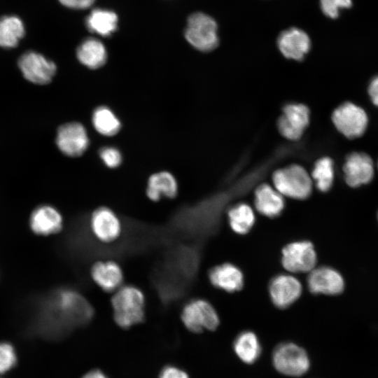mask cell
I'll list each match as a JSON object with an SVG mask.
<instances>
[{
	"label": "cell",
	"instance_id": "1",
	"mask_svg": "<svg viewBox=\"0 0 378 378\" xmlns=\"http://www.w3.org/2000/svg\"><path fill=\"white\" fill-rule=\"evenodd\" d=\"M92 314L90 304L77 291L61 288L38 300L31 327L42 336L56 338L88 321Z\"/></svg>",
	"mask_w": 378,
	"mask_h": 378
},
{
	"label": "cell",
	"instance_id": "2",
	"mask_svg": "<svg viewBox=\"0 0 378 378\" xmlns=\"http://www.w3.org/2000/svg\"><path fill=\"white\" fill-rule=\"evenodd\" d=\"M113 318L122 328L142 322L145 318V296L136 286L120 287L112 298Z\"/></svg>",
	"mask_w": 378,
	"mask_h": 378
},
{
	"label": "cell",
	"instance_id": "3",
	"mask_svg": "<svg viewBox=\"0 0 378 378\" xmlns=\"http://www.w3.org/2000/svg\"><path fill=\"white\" fill-rule=\"evenodd\" d=\"M216 22L203 13L190 15L187 21L185 37L195 48L202 52L215 49L219 43Z\"/></svg>",
	"mask_w": 378,
	"mask_h": 378
},
{
	"label": "cell",
	"instance_id": "4",
	"mask_svg": "<svg viewBox=\"0 0 378 378\" xmlns=\"http://www.w3.org/2000/svg\"><path fill=\"white\" fill-rule=\"evenodd\" d=\"M276 190L282 195L303 200L312 192V178L301 166L294 164L279 169L273 174Z\"/></svg>",
	"mask_w": 378,
	"mask_h": 378
},
{
	"label": "cell",
	"instance_id": "5",
	"mask_svg": "<svg viewBox=\"0 0 378 378\" xmlns=\"http://www.w3.org/2000/svg\"><path fill=\"white\" fill-rule=\"evenodd\" d=\"M272 360L276 370L291 377L305 374L310 365L307 352L292 342L279 344L273 352Z\"/></svg>",
	"mask_w": 378,
	"mask_h": 378
},
{
	"label": "cell",
	"instance_id": "6",
	"mask_svg": "<svg viewBox=\"0 0 378 378\" xmlns=\"http://www.w3.org/2000/svg\"><path fill=\"white\" fill-rule=\"evenodd\" d=\"M181 320L193 332L214 330L219 325V317L215 308L203 299H194L187 302L182 309Z\"/></svg>",
	"mask_w": 378,
	"mask_h": 378
},
{
	"label": "cell",
	"instance_id": "7",
	"mask_svg": "<svg viewBox=\"0 0 378 378\" xmlns=\"http://www.w3.org/2000/svg\"><path fill=\"white\" fill-rule=\"evenodd\" d=\"M55 143L57 148L64 155L77 158L88 150L90 139L86 127L79 122L72 121L58 127Z\"/></svg>",
	"mask_w": 378,
	"mask_h": 378
},
{
	"label": "cell",
	"instance_id": "8",
	"mask_svg": "<svg viewBox=\"0 0 378 378\" xmlns=\"http://www.w3.org/2000/svg\"><path fill=\"white\" fill-rule=\"evenodd\" d=\"M18 66L23 77L36 85L50 83L57 71L53 61L33 50L23 53L18 59Z\"/></svg>",
	"mask_w": 378,
	"mask_h": 378
},
{
	"label": "cell",
	"instance_id": "9",
	"mask_svg": "<svg viewBox=\"0 0 378 378\" xmlns=\"http://www.w3.org/2000/svg\"><path fill=\"white\" fill-rule=\"evenodd\" d=\"M332 120L337 130L349 139L363 135L368 123L365 111L351 102L339 106L332 113Z\"/></svg>",
	"mask_w": 378,
	"mask_h": 378
},
{
	"label": "cell",
	"instance_id": "10",
	"mask_svg": "<svg viewBox=\"0 0 378 378\" xmlns=\"http://www.w3.org/2000/svg\"><path fill=\"white\" fill-rule=\"evenodd\" d=\"M281 263L290 272H307L316 263V253L312 242L306 240L291 242L284 247Z\"/></svg>",
	"mask_w": 378,
	"mask_h": 378
},
{
	"label": "cell",
	"instance_id": "11",
	"mask_svg": "<svg viewBox=\"0 0 378 378\" xmlns=\"http://www.w3.org/2000/svg\"><path fill=\"white\" fill-rule=\"evenodd\" d=\"M91 232L103 243H111L118 239L122 224L116 214L108 207L101 206L92 214L90 220Z\"/></svg>",
	"mask_w": 378,
	"mask_h": 378
},
{
	"label": "cell",
	"instance_id": "12",
	"mask_svg": "<svg viewBox=\"0 0 378 378\" xmlns=\"http://www.w3.org/2000/svg\"><path fill=\"white\" fill-rule=\"evenodd\" d=\"M309 111L302 104H290L284 106L277 125L280 133L286 139L297 140L308 125Z\"/></svg>",
	"mask_w": 378,
	"mask_h": 378
},
{
	"label": "cell",
	"instance_id": "13",
	"mask_svg": "<svg viewBox=\"0 0 378 378\" xmlns=\"http://www.w3.org/2000/svg\"><path fill=\"white\" fill-rule=\"evenodd\" d=\"M269 293L272 303L279 309H286L293 304L302 294V285L295 276L278 274L269 284Z\"/></svg>",
	"mask_w": 378,
	"mask_h": 378
},
{
	"label": "cell",
	"instance_id": "14",
	"mask_svg": "<svg viewBox=\"0 0 378 378\" xmlns=\"http://www.w3.org/2000/svg\"><path fill=\"white\" fill-rule=\"evenodd\" d=\"M307 286L313 294L335 295L343 291L344 280L334 268L322 266L309 272Z\"/></svg>",
	"mask_w": 378,
	"mask_h": 378
},
{
	"label": "cell",
	"instance_id": "15",
	"mask_svg": "<svg viewBox=\"0 0 378 378\" xmlns=\"http://www.w3.org/2000/svg\"><path fill=\"white\" fill-rule=\"evenodd\" d=\"M343 171L346 183L352 188H357L372 181L374 163L368 155L354 152L346 158Z\"/></svg>",
	"mask_w": 378,
	"mask_h": 378
},
{
	"label": "cell",
	"instance_id": "16",
	"mask_svg": "<svg viewBox=\"0 0 378 378\" xmlns=\"http://www.w3.org/2000/svg\"><path fill=\"white\" fill-rule=\"evenodd\" d=\"M277 46L285 57L302 60L310 50L311 41L303 30L292 27L279 34Z\"/></svg>",
	"mask_w": 378,
	"mask_h": 378
},
{
	"label": "cell",
	"instance_id": "17",
	"mask_svg": "<svg viewBox=\"0 0 378 378\" xmlns=\"http://www.w3.org/2000/svg\"><path fill=\"white\" fill-rule=\"evenodd\" d=\"M209 279L213 286L229 293L240 290L244 286V276L241 271L229 262L218 265L211 269L209 272Z\"/></svg>",
	"mask_w": 378,
	"mask_h": 378
},
{
	"label": "cell",
	"instance_id": "18",
	"mask_svg": "<svg viewBox=\"0 0 378 378\" xmlns=\"http://www.w3.org/2000/svg\"><path fill=\"white\" fill-rule=\"evenodd\" d=\"M90 273L95 284L107 292L118 290L123 281L121 267L112 260L97 262L92 265Z\"/></svg>",
	"mask_w": 378,
	"mask_h": 378
},
{
	"label": "cell",
	"instance_id": "19",
	"mask_svg": "<svg viewBox=\"0 0 378 378\" xmlns=\"http://www.w3.org/2000/svg\"><path fill=\"white\" fill-rule=\"evenodd\" d=\"M31 230L38 234L48 235L59 232L62 227L60 213L50 205H41L34 210L30 217Z\"/></svg>",
	"mask_w": 378,
	"mask_h": 378
},
{
	"label": "cell",
	"instance_id": "20",
	"mask_svg": "<svg viewBox=\"0 0 378 378\" xmlns=\"http://www.w3.org/2000/svg\"><path fill=\"white\" fill-rule=\"evenodd\" d=\"M178 191V182L168 171L153 173L148 179L146 193L153 202H158L162 197L173 199L177 195Z\"/></svg>",
	"mask_w": 378,
	"mask_h": 378
},
{
	"label": "cell",
	"instance_id": "21",
	"mask_svg": "<svg viewBox=\"0 0 378 378\" xmlns=\"http://www.w3.org/2000/svg\"><path fill=\"white\" fill-rule=\"evenodd\" d=\"M283 195L267 184L258 187L255 192V206L261 214L274 218L280 215L284 208Z\"/></svg>",
	"mask_w": 378,
	"mask_h": 378
},
{
	"label": "cell",
	"instance_id": "22",
	"mask_svg": "<svg viewBox=\"0 0 378 378\" xmlns=\"http://www.w3.org/2000/svg\"><path fill=\"white\" fill-rule=\"evenodd\" d=\"M78 61L85 66L97 69L104 65L107 52L104 44L99 40L88 38L84 40L76 50Z\"/></svg>",
	"mask_w": 378,
	"mask_h": 378
},
{
	"label": "cell",
	"instance_id": "23",
	"mask_svg": "<svg viewBox=\"0 0 378 378\" xmlns=\"http://www.w3.org/2000/svg\"><path fill=\"white\" fill-rule=\"evenodd\" d=\"M25 34L22 20L16 15L0 18V46L4 48L16 47Z\"/></svg>",
	"mask_w": 378,
	"mask_h": 378
},
{
	"label": "cell",
	"instance_id": "24",
	"mask_svg": "<svg viewBox=\"0 0 378 378\" xmlns=\"http://www.w3.org/2000/svg\"><path fill=\"white\" fill-rule=\"evenodd\" d=\"M92 125L101 135L113 136L121 129L122 124L114 111L107 106H99L92 113Z\"/></svg>",
	"mask_w": 378,
	"mask_h": 378
},
{
	"label": "cell",
	"instance_id": "25",
	"mask_svg": "<svg viewBox=\"0 0 378 378\" xmlns=\"http://www.w3.org/2000/svg\"><path fill=\"white\" fill-rule=\"evenodd\" d=\"M85 24L89 31L108 36L117 29L118 16L111 10L94 9L86 18Z\"/></svg>",
	"mask_w": 378,
	"mask_h": 378
},
{
	"label": "cell",
	"instance_id": "26",
	"mask_svg": "<svg viewBox=\"0 0 378 378\" xmlns=\"http://www.w3.org/2000/svg\"><path fill=\"white\" fill-rule=\"evenodd\" d=\"M234 350L237 356L246 363H253L259 357L261 346L257 336L251 331H244L235 338Z\"/></svg>",
	"mask_w": 378,
	"mask_h": 378
},
{
	"label": "cell",
	"instance_id": "27",
	"mask_svg": "<svg viewBox=\"0 0 378 378\" xmlns=\"http://www.w3.org/2000/svg\"><path fill=\"white\" fill-rule=\"evenodd\" d=\"M227 216L231 229L239 234L248 233L253 226L255 219L252 209L245 203L231 207Z\"/></svg>",
	"mask_w": 378,
	"mask_h": 378
},
{
	"label": "cell",
	"instance_id": "28",
	"mask_svg": "<svg viewBox=\"0 0 378 378\" xmlns=\"http://www.w3.org/2000/svg\"><path fill=\"white\" fill-rule=\"evenodd\" d=\"M312 176L319 190L322 192L329 190L334 179V169L332 160L324 157L317 160L314 164Z\"/></svg>",
	"mask_w": 378,
	"mask_h": 378
},
{
	"label": "cell",
	"instance_id": "29",
	"mask_svg": "<svg viewBox=\"0 0 378 378\" xmlns=\"http://www.w3.org/2000/svg\"><path fill=\"white\" fill-rule=\"evenodd\" d=\"M99 156L105 166L111 169L118 167L122 162L120 150L112 146L102 147L99 151Z\"/></svg>",
	"mask_w": 378,
	"mask_h": 378
},
{
	"label": "cell",
	"instance_id": "30",
	"mask_svg": "<svg viewBox=\"0 0 378 378\" xmlns=\"http://www.w3.org/2000/svg\"><path fill=\"white\" fill-rule=\"evenodd\" d=\"M17 357L13 346L7 342H0V373H5L16 364Z\"/></svg>",
	"mask_w": 378,
	"mask_h": 378
},
{
	"label": "cell",
	"instance_id": "31",
	"mask_svg": "<svg viewBox=\"0 0 378 378\" xmlns=\"http://www.w3.org/2000/svg\"><path fill=\"white\" fill-rule=\"evenodd\" d=\"M351 5V0H320L322 12L330 18H337L341 9L350 8Z\"/></svg>",
	"mask_w": 378,
	"mask_h": 378
},
{
	"label": "cell",
	"instance_id": "32",
	"mask_svg": "<svg viewBox=\"0 0 378 378\" xmlns=\"http://www.w3.org/2000/svg\"><path fill=\"white\" fill-rule=\"evenodd\" d=\"M160 378H189V377L184 371L173 366H167L162 370L160 374Z\"/></svg>",
	"mask_w": 378,
	"mask_h": 378
},
{
	"label": "cell",
	"instance_id": "33",
	"mask_svg": "<svg viewBox=\"0 0 378 378\" xmlns=\"http://www.w3.org/2000/svg\"><path fill=\"white\" fill-rule=\"evenodd\" d=\"M64 6L74 9H84L90 7L94 0H59Z\"/></svg>",
	"mask_w": 378,
	"mask_h": 378
},
{
	"label": "cell",
	"instance_id": "34",
	"mask_svg": "<svg viewBox=\"0 0 378 378\" xmlns=\"http://www.w3.org/2000/svg\"><path fill=\"white\" fill-rule=\"evenodd\" d=\"M368 93L373 104L378 107V76L370 81Z\"/></svg>",
	"mask_w": 378,
	"mask_h": 378
},
{
	"label": "cell",
	"instance_id": "35",
	"mask_svg": "<svg viewBox=\"0 0 378 378\" xmlns=\"http://www.w3.org/2000/svg\"><path fill=\"white\" fill-rule=\"evenodd\" d=\"M82 378H107V377L100 370H94L85 374Z\"/></svg>",
	"mask_w": 378,
	"mask_h": 378
},
{
	"label": "cell",
	"instance_id": "36",
	"mask_svg": "<svg viewBox=\"0 0 378 378\" xmlns=\"http://www.w3.org/2000/svg\"><path fill=\"white\" fill-rule=\"evenodd\" d=\"M377 167H378V162H377Z\"/></svg>",
	"mask_w": 378,
	"mask_h": 378
},
{
	"label": "cell",
	"instance_id": "37",
	"mask_svg": "<svg viewBox=\"0 0 378 378\" xmlns=\"http://www.w3.org/2000/svg\"><path fill=\"white\" fill-rule=\"evenodd\" d=\"M377 218H378V214H377Z\"/></svg>",
	"mask_w": 378,
	"mask_h": 378
}]
</instances>
